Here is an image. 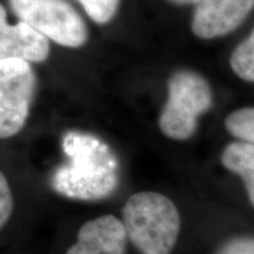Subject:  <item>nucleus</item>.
I'll return each mask as SVG.
<instances>
[{"label":"nucleus","instance_id":"obj_1","mask_svg":"<svg viewBox=\"0 0 254 254\" xmlns=\"http://www.w3.org/2000/svg\"><path fill=\"white\" fill-rule=\"evenodd\" d=\"M66 157L51 177V186L58 194L81 201L110 198L120 183L119 160L99 136L69 131L63 136Z\"/></svg>","mask_w":254,"mask_h":254},{"label":"nucleus","instance_id":"obj_2","mask_svg":"<svg viewBox=\"0 0 254 254\" xmlns=\"http://www.w3.org/2000/svg\"><path fill=\"white\" fill-rule=\"evenodd\" d=\"M127 239L140 254H171L180 233V214L170 198L142 190L127 199L123 208Z\"/></svg>","mask_w":254,"mask_h":254},{"label":"nucleus","instance_id":"obj_3","mask_svg":"<svg viewBox=\"0 0 254 254\" xmlns=\"http://www.w3.org/2000/svg\"><path fill=\"white\" fill-rule=\"evenodd\" d=\"M167 91L166 104L159 117V128L167 138L187 140L198 128L199 117L212 107L211 86L198 72L179 69L168 79Z\"/></svg>","mask_w":254,"mask_h":254},{"label":"nucleus","instance_id":"obj_4","mask_svg":"<svg viewBox=\"0 0 254 254\" xmlns=\"http://www.w3.org/2000/svg\"><path fill=\"white\" fill-rule=\"evenodd\" d=\"M23 23L60 46L79 49L87 43L86 23L67 0H8Z\"/></svg>","mask_w":254,"mask_h":254},{"label":"nucleus","instance_id":"obj_5","mask_svg":"<svg viewBox=\"0 0 254 254\" xmlns=\"http://www.w3.org/2000/svg\"><path fill=\"white\" fill-rule=\"evenodd\" d=\"M37 87L31 63L18 58L0 60V139L14 136L24 128Z\"/></svg>","mask_w":254,"mask_h":254},{"label":"nucleus","instance_id":"obj_6","mask_svg":"<svg viewBox=\"0 0 254 254\" xmlns=\"http://www.w3.org/2000/svg\"><path fill=\"white\" fill-rule=\"evenodd\" d=\"M253 9L254 0H199L190 30L204 40L225 37L236 31Z\"/></svg>","mask_w":254,"mask_h":254},{"label":"nucleus","instance_id":"obj_7","mask_svg":"<svg viewBox=\"0 0 254 254\" xmlns=\"http://www.w3.org/2000/svg\"><path fill=\"white\" fill-rule=\"evenodd\" d=\"M126 244L123 221L114 215H101L82 225L77 241L65 254H125Z\"/></svg>","mask_w":254,"mask_h":254},{"label":"nucleus","instance_id":"obj_8","mask_svg":"<svg viewBox=\"0 0 254 254\" xmlns=\"http://www.w3.org/2000/svg\"><path fill=\"white\" fill-rule=\"evenodd\" d=\"M50 40L27 24L7 23V12L0 4V60L18 58L43 63L50 56Z\"/></svg>","mask_w":254,"mask_h":254},{"label":"nucleus","instance_id":"obj_9","mask_svg":"<svg viewBox=\"0 0 254 254\" xmlns=\"http://www.w3.org/2000/svg\"><path fill=\"white\" fill-rule=\"evenodd\" d=\"M221 164L243 180L254 207V145L241 140L230 142L221 153Z\"/></svg>","mask_w":254,"mask_h":254},{"label":"nucleus","instance_id":"obj_10","mask_svg":"<svg viewBox=\"0 0 254 254\" xmlns=\"http://www.w3.org/2000/svg\"><path fill=\"white\" fill-rule=\"evenodd\" d=\"M230 65L238 78L254 84V28L232 52Z\"/></svg>","mask_w":254,"mask_h":254},{"label":"nucleus","instance_id":"obj_11","mask_svg":"<svg viewBox=\"0 0 254 254\" xmlns=\"http://www.w3.org/2000/svg\"><path fill=\"white\" fill-rule=\"evenodd\" d=\"M225 127L238 140L254 145V107H241L231 112L225 119Z\"/></svg>","mask_w":254,"mask_h":254},{"label":"nucleus","instance_id":"obj_12","mask_svg":"<svg viewBox=\"0 0 254 254\" xmlns=\"http://www.w3.org/2000/svg\"><path fill=\"white\" fill-rule=\"evenodd\" d=\"M94 23L109 24L118 12L120 0H77Z\"/></svg>","mask_w":254,"mask_h":254},{"label":"nucleus","instance_id":"obj_13","mask_svg":"<svg viewBox=\"0 0 254 254\" xmlns=\"http://www.w3.org/2000/svg\"><path fill=\"white\" fill-rule=\"evenodd\" d=\"M14 207V200L11 187L5 174L0 171V231L11 218Z\"/></svg>","mask_w":254,"mask_h":254},{"label":"nucleus","instance_id":"obj_14","mask_svg":"<svg viewBox=\"0 0 254 254\" xmlns=\"http://www.w3.org/2000/svg\"><path fill=\"white\" fill-rule=\"evenodd\" d=\"M215 254H254V237H234L225 241Z\"/></svg>","mask_w":254,"mask_h":254},{"label":"nucleus","instance_id":"obj_15","mask_svg":"<svg viewBox=\"0 0 254 254\" xmlns=\"http://www.w3.org/2000/svg\"><path fill=\"white\" fill-rule=\"evenodd\" d=\"M166 1L176 6H185V5H195L199 0H166Z\"/></svg>","mask_w":254,"mask_h":254}]
</instances>
